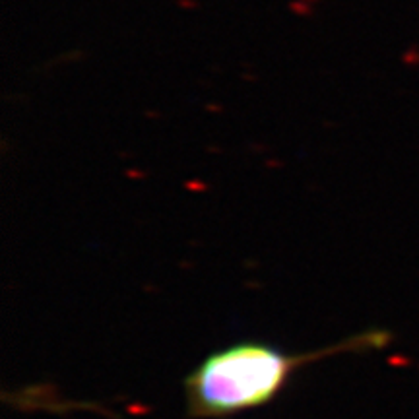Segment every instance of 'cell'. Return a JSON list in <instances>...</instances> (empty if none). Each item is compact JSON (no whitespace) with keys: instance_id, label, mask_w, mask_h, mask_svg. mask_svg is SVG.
<instances>
[{"instance_id":"obj_1","label":"cell","mask_w":419,"mask_h":419,"mask_svg":"<svg viewBox=\"0 0 419 419\" xmlns=\"http://www.w3.org/2000/svg\"><path fill=\"white\" fill-rule=\"evenodd\" d=\"M386 330H367L315 353H287L262 341H241L208 355L184 380L190 418H227L268 404L297 367L324 355L386 345Z\"/></svg>"}]
</instances>
